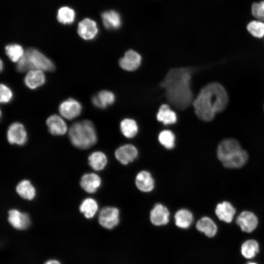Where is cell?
<instances>
[{
  "label": "cell",
  "mask_w": 264,
  "mask_h": 264,
  "mask_svg": "<svg viewBox=\"0 0 264 264\" xmlns=\"http://www.w3.org/2000/svg\"><path fill=\"white\" fill-rule=\"evenodd\" d=\"M192 73V69L189 67L173 68L160 83L165 89L167 101L179 110L188 108L194 101L191 88Z\"/></svg>",
  "instance_id": "cell-1"
},
{
  "label": "cell",
  "mask_w": 264,
  "mask_h": 264,
  "mask_svg": "<svg viewBox=\"0 0 264 264\" xmlns=\"http://www.w3.org/2000/svg\"><path fill=\"white\" fill-rule=\"evenodd\" d=\"M225 88L216 82L210 83L201 89L193 102L196 115L204 121H211L219 112L223 111L228 103Z\"/></svg>",
  "instance_id": "cell-2"
},
{
  "label": "cell",
  "mask_w": 264,
  "mask_h": 264,
  "mask_svg": "<svg viewBox=\"0 0 264 264\" xmlns=\"http://www.w3.org/2000/svg\"><path fill=\"white\" fill-rule=\"evenodd\" d=\"M68 135L71 143L80 149H88L97 141V135L93 124L89 120H83L73 124Z\"/></svg>",
  "instance_id": "cell-3"
},
{
  "label": "cell",
  "mask_w": 264,
  "mask_h": 264,
  "mask_svg": "<svg viewBox=\"0 0 264 264\" xmlns=\"http://www.w3.org/2000/svg\"><path fill=\"white\" fill-rule=\"evenodd\" d=\"M16 69L20 72L31 69L51 71L55 69V66L52 61L39 50L30 48L17 62Z\"/></svg>",
  "instance_id": "cell-4"
},
{
  "label": "cell",
  "mask_w": 264,
  "mask_h": 264,
  "mask_svg": "<svg viewBox=\"0 0 264 264\" xmlns=\"http://www.w3.org/2000/svg\"><path fill=\"white\" fill-rule=\"evenodd\" d=\"M100 225L108 230L116 228L120 221L119 210L115 207L107 206L103 208L98 216Z\"/></svg>",
  "instance_id": "cell-5"
},
{
  "label": "cell",
  "mask_w": 264,
  "mask_h": 264,
  "mask_svg": "<svg viewBox=\"0 0 264 264\" xmlns=\"http://www.w3.org/2000/svg\"><path fill=\"white\" fill-rule=\"evenodd\" d=\"M170 212L167 207L161 203L155 204L149 214L150 223L155 227H162L168 224Z\"/></svg>",
  "instance_id": "cell-6"
},
{
  "label": "cell",
  "mask_w": 264,
  "mask_h": 264,
  "mask_svg": "<svg viewBox=\"0 0 264 264\" xmlns=\"http://www.w3.org/2000/svg\"><path fill=\"white\" fill-rule=\"evenodd\" d=\"M234 220L244 232L250 233L254 231L259 224L257 216L250 211L241 212Z\"/></svg>",
  "instance_id": "cell-7"
},
{
  "label": "cell",
  "mask_w": 264,
  "mask_h": 264,
  "mask_svg": "<svg viewBox=\"0 0 264 264\" xmlns=\"http://www.w3.org/2000/svg\"><path fill=\"white\" fill-rule=\"evenodd\" d=\"M7 138L11 144H24L27 139V135L24 126L19 122L11 124L7 130Z\"/></svg>",
  "instance_id": "cell-8"
},
{
  "label": "cell",
  "mask_w": 264,
  "mask_h": 264,
  "mask_svg": "<svg viewBox=\"0 0 264 264\" xmlns=\"http://www.w3.org/2000/svg\"><path fill=\"white\" fill-rule=\"evenodd\" d=\"M82 106L77 100L69 98L63 101L59 105V110L61 115L68 120L73 119L81 113Z\"/></svg>",
  "instance_id": "cell-9"
},
{
  "label": "cell",
  "mask_w": 264,
  "mask_h": 264,
  "mask_svg": "<svg viewBox=\"0 0 264 264\" xmlns=\"http://www.w3.org/2000/svg\"><path fill=\"white\" fill-rule=\"evenodd\" d=\"M138 154L137 149L130 144L120 146L114 153L115 157L117 161L125 165L133 161L137 158Z\"/></svg>",
  "instance_id": "cell-10"
},
{
  "label": "cell",
  "mask_w": 264,
  "mask_h": 264,
  "mask_svg": "<svg viewBox=\"0 0 264 264\" xmlns=\"http://www.w3.org/2000/svg\"><path fill=\"white\" fill-rule=\"evenodd\" d=\"M241 149L240 143L232 138L222 140L218 145L217 156L219 159L222 162L227 158Z\"/></svg>",
  "instance_id": "cell-11"
},
{
  "label": "cell",
  "mask_w": 264,
  "mask_h": 264,
  "mask_svg": "<svg viewBox=\"0 0 264 264\" xmlns=\"http://www.w3.org/2000/svg\"><path fill=\"white\" fill-rule=\"evenodd\" d=\"M196 229L208 238L215 237L218 232V226L215 220L208 216L198 219L195 224Z\"/></svg>",
  "instance_id": "cell-12"
},
{
  "label": "cell",
  "mask_w": 264,
  "mask_h": 264,
  "mask_svg": "<svg viewBox=\"0 0 264 264\" xmlns=\"http://www.w3.org/2000/svg\"><path fill=\"white\" fill-rule=\"evenodd\" d=\"M194 221L193 213L187 209H180L176 212L174 216L175 225L182 230L189 229L192 226Z\"/></svg>",
  "instance_id": "cell-13"
},
{
  "label": "cell",
  "mask_w": 264,
  "mask_h": 264,
  "mask_svg": "<svg viewBox=\"0 0 264 264\" xmlns=\"http://www.w3.org/2000/svg\"><path fill=\"white\" fill-rule=\"evenodd\" d=\"M77 32L83 39L90 40L93 39L98 33L96 22L89 18H85L80 22L78 25Z\"/></svg>",
  "instance_id": "cell-14"
},
{
  "label": "cell",
  "mask_w": 264,
  "mask_h": 264,
  "mask_svg": "<svg viewBox=\"0 0 264 264\" xmlns=\"http://www.w3.org/2000/svg\"><path fill=\"white\" fill-rule=\"evenodd\" d=\"M8 220L14 228L19 230L26 229L30 224V217L27 213L14 209L8 211Z\"/></svg>",
  "instance_id": "cell-15"
},
{
  "label": "cell",
  "mask_w": 264,
  "mask_h": 264,
  "mask_svg": "<svg viewBox=\"0 0 264 264\" xmlns=\"http://www.w3.org/2000/svg\"><path fill=\"white\" fill-rule=\"evenodd\" d=\"M141 56L137 52L133 50L126 51L123 57L119 61L120 67L127 71H133L140 65Z\"/></svg>",
  "instance_id": "cell-16"
},
{
  "label": "cell",
  "mask_w": 264,
  "mask_h": 264,
  "mask_svg": "<svg viewBox=\"0 0 264 264\" xmlns=\"http://www.w3.org/2000/svg\"><path fill=\"white\" fill-rule=\"evenodd\" d=\"M215 213L219 220L230 223L234 220L236 210L230 202L223 201L217 204Z\"/></svg>",
  "instance_id": "cell-17"
},
{
  "label": "cell",
  "mask_w": 264,
  "mask_h": 264,
  "mask_svg": "<svg viewBox=\"0 0 264 264\" xmlns=\"http://www.w3.org/2000/svg\"><path fill=\"white\" fill-rule=\"evenodd\" d=\"M135 183L137 189L142 192H150L154 187V181L151 174L146 170L141 171L136 175Z\"/></svg>",
  "instance_id": "cell-18"
},
{
  "label": "cell",
  "mask_w": 264,
  "mask_h": 264,
  "mask_svg": "<svg viewBox=\"0 0 264 264\" xmlns=\"http://www.w3.org/2000/svg\"><path fill=\"white\" fill-rule=\"evenodd\" d=\"M49 132L53 135H61L67 131V125L63 118L57 114L50 115L46 120Z\"/></svg>",
  "instance_id": "cell-19"
},
{
  "label": "cell",
  "mask_w": 264,
  "mask_h": 264,
  "mask_svg": "<svg viewBox=\"0 0 264 264\" xmlns=\"http://www.w3.org/2000/svg\"><path fill=\"white\" fill-rule=\"evenodd\" d=\"M24 82L28 88L36 89L44 84L45 76L42 70L31 69L25 75Z\"/></svg>",
  "instance_id": "cell-20"
},
{
  "label": "cell",
  "mask_w": 264,
  "mask_h": 264,
  "mask_svg": "<svg viewBox=\"0 0 264 264\" xmlns=\"http://www.w3.org/2000/svg\"><path fill=\"white\" fill-rule=\"evenodd\" d=\"M101 184L100 176L94 173H88L83 176L80 181L81 187L88 193H95Z\"/></svg>",
  "instance_id": "cell-21"
},
{
  "label": "cell",
  "mask_w": 264,
  "mask_h": 264,
  "mask_svg": "<svg viewBox=\"0 0 264 264\" xmlns=\"http://www.w3.org/2000/svg\"><path fill=\"white\" fill-rule=\"evenodd\" d=\"M247 159L246 152L241 149L221 162L226 168H239L246 163Z\"/></svg>",
  "instance_id": "cell-22"
},
{
  "label": "cell",
  "mask_w": 264,
  "mask_h": 264,
  "mask_svg": "<svg viewBox=\"0 0 264 264\" xmlns=\"http://www.w3.org/2000/svg\"><path fill=\"white\" fill-rule=\"evenodd\" d=\"M91 100L92 104L97 108L105 109L114 103L115 96L112 92L104 90L94 95Z\"/></svg>",
  "instance_id": "cell-23"
},
{
  "label": "cell",
  "mask_w": 264,
  "mask_h": 264,
  "mask_svg": "<svg viewBox=\"0 0 264 264\" xmlns=\"http://www.w3.org/2000/svg\"><path fill=\"white\" fill-rule=\"evenodd\" d=\"M104 26L108 29H116L121 24V17L114 10L105 11L101 14Z\"/></svg>",
  "instance_id": "cell-24"
},
{
  "label": "cell",
  "mask_w": 264,
  "mask_h": 264,
  "mask_svg": "<svg viewBox=\"0 0 264 264\" xmlns=\"http://www.w3.org/2000/svg\"><path fill=\"white\" fill-rule=\"evenodd\" d=\"M156 118L158 121L164 125L173 124L177 121L176 113L167 104H163L160 107Z\"/></svg>",
  "instance_id": "cell-25"
},
{
  "label": "cell",
  "mask_w": 264,
  "mask_h": 264,
  "mask_svg": "<svg viewBox=\"0 0 264 264\" xmlns=\"http://www.w3.org/2000/svg\"><path fill=\"white\" fill-rule=\"evenodd\" d=\"M260 251L259 242L254 239L245 241L241 245V252L242 256L246 259L252 260Z\"/></svg>",
  "instance_id": "cell-26"
},
{
  "label": "cell",
  "mask_w": 264,
  "mask_h": 264,
  "mask_svg": "<svg viewBox=\"0 0 264 264\" xmlns=\"http://www.w3.org/2000/svg\"><path fill=\"white\" fill-rule=\"evenodd\" d=\"M16 191L19 196L27 200L33 199L36 196V190L28 180L20 181L16 187Z\"/></svg>",
  "instance_id": "cell-27"
},
{
  "label": "cell",
  "mask_w": 264,
  "mask_h": 264,
  "mask_svg": "<svg viewBox=\"0 0 264 264\" xmlns=\"http://www.w3.org/2000/svg\"><path fill=\"white\" fill-rule=\"evenodd\" d=\"M88 160L89 166L96 171L104 169L108 163L106 155L100 151L91 154L88 156Z\"/></svg>",
  "instance_id": "cell-28"
},
{
  "label": "cell",
  "mask_w": 264,
  "mask_h": 264,
  "mask_svg": "<svg viewBox=\"0 0 264 264\" xmlns=\"http://www.w3.org/2000/svg\"><path fill=\"white\" fill-rule=\"evenodd\" d=\"M120 128L123 135L128 138L134 137L138 131V127L136 121L130 118H125L122 120Z\"/></svg>",
  "instance_id": "cell-29"
},
{
  "label": "cell",
  "mask_w": 264,
  "mask_h": 264,
  "mask_svg": "<svg viewBox=\"0 0 264 264\" xmlns=\"http://www.w3.org/2000/svg\"><path fill=\"white\" fill-rule=\"evenodd\" d=\"M80 211L87 219L92 218L96 214L98 205L96 201L92 198L85 199L80 206Z\"/></svg>",
  "instance_id": "cell-30"
},
{
  "label": "cell",
  "mask_w": 264,
  "mask_h": 264,
  "mask_svg": "<svg viewBox=\"0 0 264 264\" xmlns=\"http://www.w3.org/2000/svg\"><path fill=\"white\" fill-rule=\"evenodd\" d=\"M75 18V11L69 7H62L58 11L57 19L58 22L62 24H71L74 22Z\"/></svg>",
  "instance_id": "cell-31"
},
{
  "label": "cell",
  "mask_w": 264,
  "mask_h": 264,
  "mask_svg": "<svg viewBox=\"0 0 264 264\" xmlns=\"http://www.w3.org/2000/svg\"><path fill=\"white\" fill-rule=\"evenodd\" d=\"M158 140L160 144L167 149H172L175 146L176 136L170 130H165L160 132Z\"/></svg>",
  "instance_id": "cell-32"
},
{
  "label": "cell",
  "mask_w": 264,
  "mask_h": 264,
  "mask_svg": "<svg viewBox=\"0 0 264 264\" xmlns=\"http://www.w3.org/2000/svg\"><path fill=\"white\" fill-rule=\"evenodd\" d=\"M5 51L10 60L14 62H18L24 54L22 47L17 44L7 45L5 47Z\"/></svg>",
  "instance_id": "cell-33"
},
{
  "label": "cell",
  "mask_w": 264,
  "mask_h": 264,
  "mask_svg": "<svg viewBox=\"0 0 264 264\" xmlns=\"http://www.w3.org/2000/svg\"><path fill=\"white\" fill-rule=\"evenodd\" d=\"M248 31L254 37L261 38L264 36V22L259 20L250 22L247 25Z\"/></svg>",
  "instance_id": "cell-34"
},
{
  "label": "cell",
  "mask_w": 264,
  "mask_h": 264,
  "mask_svg": "<svg viewBox=\"0 0 264 264\" xmlns=\"http://www.w3.org/2000/svg\"><path fill=\"white\" fill-rule=\"evenodd\" d=\"M251 13L258 20L264 22V0L253 3Z\"/></svg>",
  "instance_id": "cell-35"
},
{
  "label": "cell",
  "mask_w": 264,
  "mask_h": 264,
  "mask_svg": "<svg viewBox=\"0 0 264 264\" xmlns=\"http://www.w3.org/2000/svg\"><path fill=\"white\" fill-rule=\"evenodd\" d=\"M0 90V102L2 103H9L13 97V92L11 89L5 84H1Z\"/></svg>",
  "instance_id": "cell-36"
},
{
  "label": "cell",
  "mask_w": 264,
  "mask_h": 264,
  "mask_svg": "<svg viewBox=\"0 0 264 264\" xmlns=\"http://www.w3.org/2000/svg\"><path fill=\"white\" fill-rule=\"evenodd\" d=\"M44 264H60V263L57 260H51L47 261Z\"/></svg>",
  "instance_id": "cell-37"
},
{
  "label": "cell",
  "mask_w": 264,
  "mask_h": 264,
  "mask_svg": "<svg viewBox=\"0 0 264 264\" xmlns=\"http://www.w3.org/2000/svg\"><path fill=\"white\" fill-rule=\"evenodd\" d=\"M246 264H258L257 263L254 262H249L248 263H247Z\"/></svg>",
  "instance_id": "cell-38"
},
{
  "label": "cell",
  "mask_w": 264,
  "mask_h": 264,
  "mask_svg": "<svg viewBox=\"0 0 264 264\" xmlns=\"http://www.w3.org/2000/svg\"><path fill=\"white\" fill-rule=\"evenodd\" d=\"M1 64H0V66H1V70L2 69V66H3V64H2V60H1Z\"/></svg>",
  "instance_id": "cell-39"
}]
</instances>
